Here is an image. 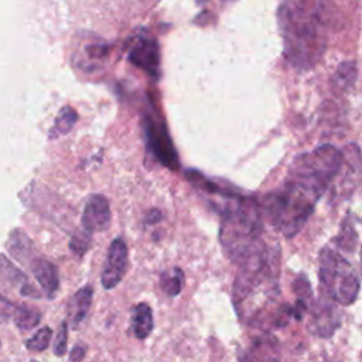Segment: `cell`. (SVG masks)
I'll return each mask as SVG.
<instances>
[{"label": "cell", "mask_w": 362, "mask_h": 362, "mask_svg": "<svg viewBox=\"0 0 362 362\" xmlns=\"http://www.w3.org/2000/svg\"><path fill=\"white\" fill-rule=\"evenodd\" d=\"M216 209L221 212L219 242L235 264L266 247L262 240L263 215L256 199L238 192L222 199Z\"/></svg>", "instance_id": "cell-2"}, {"label": "cell", "mask_w": 362, "mask_h": 362, "mask_svg": "<svg viewBox=\"0 0 362 362\" xmlns=\"http://www.w3.org/2000/svg\"><path fill=\"white\" fill-rule=\"evenodd\" d=\"M356 81V65L354 61H344L338 65L337 72L334 75V83L341 90L352 89Z\"/></svg>", "instance_id": "cell-20"}, {"label": "cell", "mask_w": 362, "mask_h": 362, "mask_svg": "<svg viewBox=\"0 0 362 362\" xmlns=\"http://www.w3.org/2000/svg\"><path fill=\"white\" fill-rule=\"evenodd\" d=\"M335 243L339 249L345 252H354L356 245H358V232L355 229L354 221H352V214L348 212L345 219L341 223L339 233L337 235Z\"/></svg>", "instance_id": "cell-18"}, {"label": "cell", "mask_w": 362, "mask_h": 362, "mask_svg": "<svg viewBox=\"0 0 362 362\" xmlns=\"http://www.w3.org/2000/svg\"><path fill=\"white\" fill-rule=\"evenodd\" d=\"M110 51V44L106 42H96V41H90L83 44L82 47V55L83 57H78V65L81 68L88 66L89 64H92L96 59H102L105 57H107Z\"/></svg>", "instance_id": "cell-19"}, {"label": "cell", "mask_w": 362, "mask_h": 362, "mask_svg": "<svg viewBox=\"0 0 362 362\" xmlns=\"http://www.w3.org/2000/svg\"><path fill=\"white\" fill-rule=\"evenodd\" d=\"M130 324L137 339H146L154 328L153 310L147 303H139L132 308Z\"/></svg>", "instance_id": "cell-15"}, {"label": "cell", "mask_w": 362, "mask_h": 362, "mask_svg": "<svg viewBox=\"0 0 362 362\" xmlns=\"http://www.w3.org/2000/svg\"><path fill=\"white\" fill-rule=\"evenodd\" d=\"M161 219H163L161 212H160L158 209L153 208V209H150V211L147 212V215H146V218H144V223H147V225H154V223H158Z\"/></svg>", "instance_id": "cell-26"}, {"label": "cell", "mask_w": 362, "mask_h": 362, "mask_svg": "<svg viewBox=\"0 0 362 362\" xmlns=\"http://www.w3.org/2000/svg\"><path fill=\"white\" fill-rule=\"evenodd\" d=\"M76 120H78V113L72 106L66 105V106L61 107L55 120H54L52 127L48 132V137L49 139H57V137H61V136L66 134L68 132H71V129L74 127Z\"/></svg>", "instance_id": "cell-16"}, {"label": "cell", "mask_w": 362, "mask_h": 362, "mask_svg": "<svg viewBox=\"0 0 362 362\" xmlns=\"http://www.w3.org/2000/svg\"><path fill=\"white\" fill-rule=\"evenodd\" d=\"M30 267L42 291L48 297H54L59 287V274L55 264L45 259H34Z\"/></svg>", "instance_id": "cell-13"}, {"label": "cell", "mask_w": 362, "mask_h": 362, "mask_svg": "<svg viewBox=\"0 0 362 362\" xmlns=\"http://www.w3.org/2000/svg\"><path fill=\"white\" fill-rule=\"evenodd\" d=\"M86 348L82 345H75L69 354V361H82L85 358Z\"/></svg>", "instance_id": "cell-27"}, {"label": "cell", "mask_w": 362, "mask_h": 362, "mask_svg": "<svg viewBox=\"0 0 362 362\" xmlns=\"http://www.w3.org/2000/svg\"><path fill=\"white\" fill-rule=\"evenodd\" d=\"M322 195L324 192L318 188L287 175L279 188L263 197L259 206L276 230L286 238H293L310 219Z\"/></svg>", "instance_id": "cell-3"}, {"label": "cell", "mask_w": 362, "mask_h": 362, "mask_svg": "<svg viewBox=\"0 0 362 362\" xmlns=\"http://www.w3.org/2000/svg\"><path fill=\"white\" fill-rule=\"evenodd\" d=\"M112 222V212L109 201L102 194H93L86 199L81 225L89 233L106 230Z\"/></svg>", "instance_id": "cell-10"}, {"label": "cell", "mask_w": 362, "mask_h": 362, "mask_svg": "<svg viewBox=\"0 0 362 362\" xmlns=\"http://www.w3.org/2000/svg\"><path fill=\"white\" fill-rule=\"evenodd\" d=\"M11 318L17 325V328L27 331L40 324L41 313L37 308L30 307L27 304H14Z\"/></svg>", "instance_id": "cell-17"}, {"label": "cell", "mask_w": 362, "mask_h": 362, "mask_svg": "<svg viewBox=\"0 0 362 362\" xmlns=\"http://www.w3.org/2000/svg\"><path fill=\"white\" fill-rule=\"evenodd\" d=\"M195 1H197V4H198V6H204L208 0H195Z\"/></svg>", "instance_id": "cell-28"}, {"label": "cell", "mask_w": 362, "mask_h": 362, "mask_svg": "<svg viewBox=\"0 0 362 362\" xmlns=\"http://www.w3.org/2000/svg\"><path fill=\"white\" fill-rule=\"evenodd\" d=\"M342 163V151L331 144H324L297 156L288 167V177L301 180L325 192L335 181Z\"/></svg>", "instance_id": "cell-5"}, {"label": "cell", "mask_w": 362, "mask_h": 362, "mask_svg": "<svg viewBox=\"0 0 362 362\" xmlns=\"http://www.w3.org/2000/svg\"><path fill=\"white\" fill-rule=\"evenodd\" d=\"M161 288L170 297H177L182 288L184 273L181 269L174 267L171 272H165L161 276Z\"/></svg>", "instance_id": "cell-22"}, {"label": "cell", "mask_w": 362, "mask_h": 362, "mask_svg": "<svg viewBox=\"0 0 362 362\" xmlns=\"http://www.w3.org/2000/svg\"><path fill=\"white\" fill-rule=\"evenodd\" d=\"M143 130L146 136V147L154 156V158L171 171L180 168L178 153L170 137L167 124L160 113L154 107L146 110L143 119Z\"/></svg>", "instance_id": "cell-6"}, {"label": "cell", "mask_w": 362, "mask_h": 362, "mask_svg": "<svg viewBox=\"0 0 362 362\" xmlns=\"http://www.w3.org/2000/svg\"><path fill=\"white\" fill-rule=\"evenodd\" d=\"M92 297H93V288H92V286L86 284V286L81 287L71 298V301L68 304V317H69V322L74 328H78L79 324L88 315L90 304H92Z\"/></svg>", "instance_id": "cell-14"}, {"label": "cell", "mask_w": 362, "mask_h": 362, "mask_svg": "<svg viewBox=\"0 0 362 362\" xmlns=\"http://www.w3.org/2000/svg\"><path fill=\"white\" fill-rule=\"evenodd\" d=\"M6 284L8 288L14 287L20 293V296L40 298V293L35 287L28 281L27 276L20 272L8 259L0 255V286Z\"/></svg>", "instance_id": "cell-12"}, {"label": "cell", "mask_w": 362, "mask_h": 362, "mask_svg": "<svg viewBox=\"0 0 362 362\" xmlns=\"http://www.w3.org/2000/svg\"><path fill=\"white\" fill-rule=\"evenodd\" d=\"M127 245L122 238H116L110 242L107 256L100 273V283L103 288H115L123 279L127 269Z\"/></svg>", "instance_id": "cell-9"}, {"label": "cell", "mask_w": 362, "mask_h": 362, "mask_svg": "<svg viewBox=\"0 0 362 362\" xmlns=\"http://www.w3.org/2000/svg\"><path fill=\"white\" fill-rule=\"evenodd\" d=\"M127 59L151 78H160V48L150 34L140 33L134 37L127 52Z\"/></svg>", "instance_id": "cell-7"}, {"label": "cell", "mask_w": 362, "mask_h": 362, "mask_svg": "<svg viewBox=\"0 0 362 362\" xmlns=\"http://www.w3.org/2000/svg\"><path fill=\"white\" fill-rule=\"evenodd\" d=\"M92 243V233L86 232L85 229H81L79 232H76L69 242V249L72 250V253H75L78 257H82L88 249L90 247Z\"/></svg>", "instance_id": "cell-24"}, {"label": "cell", "mask_w": 362, "mask_h": 362, "mask_svg": "<svg viewBox=\"0 0 362 362\" xmlns=\"http://www.w3.org/2000/svg\"><path fill=\"white\" fill-rule=\"evenodd\" d=\"M321 293L341 305H351L359 294V276L354 266L339 253L324 247L318 257Z\"/></svg>", "instance_id": "cell-4"}, {"label": "cell", "mask_w": 362, "mask_h": 362, "mask_svg": "<svg viewBox=\"0 0 362 362\" xmlns=\"http://www.w3.org/2000/svg\"><path fill=\"white\" fill-rule=\"evenodd\" d=\"M52 338V329L49 327L40 328L30 339L25 342V348L33 352H42L48 348Z\"/></svg>", "instance_id": "cell-23"}, {"label": "cell", "mask_w": 362, "mask_h": 362, "mask_svg": "<svg viewBox=\"0 0 362 362\" xmlns=\"http://www.w3.org/2000/svg\"><path fill=\"white\" fill-rule=\"evenodd\" d=\"M8 250H10V253L16 259H18L21 262H24L33 253V247H31L30 239L23 232H20V230H14L10 235Z\"/></svg>", "instance_id": "cell-21"}, {"label": "cell", "mask_w": 362, "mask_h": 362, "mask_svg": "<svg viewBox=\"0 0 362 362\" xmlns=\"http://www.w3.org/2000/svg\"><path fill=\"white\" fill-rule=\"evenodd\" d=\"M337 177H341L334 192L339 198H348L359 185L361 178V153L356 143L342 150V163Z\"/></svg>", "instance_id": "cell-8"}, {"label": "cell", "mask_w": 362, "mask_h": 362, "mask_svg": "<svg viewBox=\"0 0 362 362\" xmlns=\"http://www.w3.org/2000/svg\"><path fill=\"white\" fill-rule=\"evenodd\" d=\"M339 314L334 305V301L321 294L320 300L314 305L313 311V328L318 337L329 338L339 327Z\"/></svg>", "instance_id": "cell-11"}, {"label": "cell", "mask_w": 362, "mask_h": 362, "mask_svg": "<svg viewBox=\"0 0 362 362\" xmlns=\"http://www.w3.org/2000/svg\"><path fill=\"white\" fill-rule=\"evenodd\" d=\"M283 54L298 69H310L324 54L325 37L317 7L310 0H283L277 13Z\"/></svg>", "instance_id": "cell-1"}, {"label": "cell", "mask_w": 362, "mask_h": 362, "mask_svg": "<svg viewBox=\"0 0 362 362\" xmlns=\"http://www.w3.org/2000/svg\"><path fill=\"white\" fill-rule=\"evenodd\" d=\"M66 339H68V324L62 322L57 332V337L54 339V346H52L54 354L57 356H62L66 352Z\"/></svg>", "instance_id": "cell-25"}]
</instances>
